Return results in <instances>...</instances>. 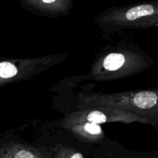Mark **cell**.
<instances>
[{
    "label": "cell",
    "instance_id": "1",
    "mask_svg": "<svg viewBox=\"0 0 158 158\" xmlns=\"http://www.w3.org/2000/svg\"><path fill=\"white\" fill-rule=\"evenodd\" d=\"M97 103L100 105L113 107H122L133 111V113L148 121L158 131V89H144L125 94L107 97H97Z\"/></svg>",
    "mask_w": 158,
    "mask_h": 158
},
{
    "label": "cell",
    "instance_id": "2",
    "mask_svg": "<svg viewBox=\"0 0 158 158\" xmlns=\"http://www.w3.org/2000/svg\"><path fill=\"white\" fill-rule=\"evenodd\" d=\"M100 21L142 27L158 26V6L143 3L131 7L110 9L100 17Z\"/></svg>",
    "mask_w": 158,
    "mask_h": 158
},
{
    "label": "cell",
    "instance_id": "3",
    "mask_svg": "<svg viewBox=\"0 0 158 158\" xmlns=\"http://www.w3.org/2000/svg\"><path fill=\"white\" fill-rule=\"evenodd\" d=\"M22 4L46 13H62L69 9L72 0H20Z\"/></svg>",
    "mask_w": 158,
    "mask_h": 158
},
{
    "label": "cell",
    "instance_id": "4",
    "mask_svg": "<svg viewBox=\"0 0 158 158\" xmlns=\"http://www.w3.org/2000/svg\"><path fill=\"white\" fill-rule=\"evenodd\" d=\"M0 158H44L33 150L20 147H12L0 151Z\"/></svg>",
    "mask_w": 158,
    "mask_h": 158
},
{
    "label": "cell",
    "instance_id": "5",
    "mask_svg": "<svg viewBox=\"0 0 158 158\" xmlns=\"http://www.w3.org/2000/svg\"><path fill=\"white\" fill-rule=\"evenodd\" d=\"M126 63L124 55L119 52H113L106 56L103 62V66L108 71H116L120 69Z\"/></svg>",
    "mask_w": 158,
    "mask_h": 158
},
{
    "label": "cell",
    "instance_id": "6",
    "mask_svg": "<svg viewBox=\"0 0 158 158\" xmlns=\"http://www.w3.org/2000/svg\"><path fill=\"white\" fill-rule=\"evenodd\" d=\"M18 73V69L13 63L4 61L0 63V78L10 79Z\"/></svg>",
    "mask_w": 158,
    "mask_h": 158
},
{
    "label": "cell",
    "instance_id": "7",
    "mask_svg": "<svg viewBox=\"0 0 158 158\" xmlns=\"http://www.w3.org/2000/svg\"><path fill=\"white\" fill-rule=\"evenodd\" d=\"M86 119L89 123H97V124L106 123V122L111 120L107 114L100 110L91 111L86 115Z\"/></svg>",
    "mask_w": 158,
    "mask_h": 158
},
{
    "label": "cell",
    "instance_id": "8",
    "mask_svg": "<svg viewBox=\"0 0 158 158\" xmlns=\"http://www.w3.org/2000/svg\"><path fill=\"white\" fill-rule=\"evenodd\" d=\"M83 128H84L85 131L92 135H100L102 134V128L100 124L87 122L84 124Z\"/></svg>",
    "mask_w": 158,
    "mask_h": 158
},
{
    "label": "cell",
    "instance_id": "9",
    "mask_svg": "<svg viewBox=\"0 0 158 158\" xmlns=\"http://www.w3.org/2000/svg\"><path fill=\"white\" fill-rule=\"evenodd\" d=\"M69 158H83V156L80 153L77 152V153H74L73 155H71Z\"/></svg>",
    "mask_w": 158,
    "mask_h": 158
}]
</instances>
